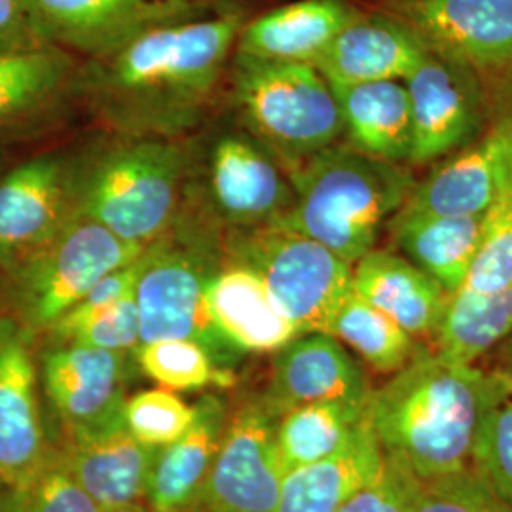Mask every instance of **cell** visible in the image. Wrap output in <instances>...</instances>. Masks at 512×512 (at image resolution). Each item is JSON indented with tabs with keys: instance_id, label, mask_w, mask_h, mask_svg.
Wrapping results in <instances>:
<instances>
[{
	"instance_id": "6da1fadb",
	"label": "cell",
	"mask_w": 512,
	"mask_h": 512,
	"mask_svg": "<svg viewBox=\"0 0 512 512\" xmlns=\"http://www.w3.org/2000/svg\"><path fill=\"white\" fill-rule=\"evenodd\" d=\"M245 21L232 8L148 31L84 59L71 93L120 135L181 137L205 118Z\"/></svg>"
},
{
	"instance_id": "7a4b0ae2",
	"label": "cell",
	"mask_w": 512,
	"mask_h": 512,
	"mask_svg": "<svg viewBox=\"0 0 512 512\" xmlns=\"http://www.w3.org/2000/svg\"><path fill=\"white\" fill-rule=\"evenodd\" d=\"M512 393L507 370L452 363L433 349L418 355L372 393L368 420L384 450L416 478L456 473L471 465L478 427Z\"/></svg>"
},
{
	"instance_id": "3957f363",
	"label": "cell",
	"mask_w": 512,
	"mask_h": 512,
	"mask_svg": "<svg viewBox=\"0 0 512 512\" xmlns=\"http://www.w3.org/2000/svg\"><path fill=\"white\" fill-rule=\"evenodd\" d=\"M285 171L294 202L274 226L315 239L351 266L376 247L385 222L416 186L403 165L348 145H332Z\"/></svg>"
},
{
	"instance_id": "277c9868",
	"label": "cell",
	"mask_w": 512,
	"mask_h": 512,
	"mask_svg": "<svg viewBox=\"0 0 512 512\" xmlns=\"http://www.w3.org/2000/svg\"><path fill=\"white\" fill-rule=\"evenodd\" d=\"M192 164L181 137L122 135L92 158L74 160V213L148 247L179 219Z\"/></svg>"
},
{
	"instance_id": "5b68a950",
	"label": "cell",
	"mask_w": 512,
	"mask_h": 512,
	"mask_svg": "<svg viewBox=\"0 0 512 512\" xmlns=\"http://www.w3.org/2000/svg\"><path fill=\"white\" fill-rule=\"evenodd\" d=\"M226 228L203 205L183 211L164 236L141 255L135 289L141 344L156 340H192L230 368L243 355L228 344L213 323L207 289L226 262Z\"/></svg>"
},
{
	"instance_id": "8992f818",
	"label": "cell",
	"mask_w": 512,
	"mask_h": 512,
	"mask_svg": "<svg viewBox=\"0 0 512 512\" xmlns=\"http://www.w3.org/2000/svg\"><path fill=\"white\" fill-rule=\"evenodd\" d=\"M234 54L232 84L241 118L283 169L338 143L342 112L332 86L313 65Z\"/></svg>"
},
{
	"instance_id": "52a82bcc",
	"label": "cell",
	"mask_w": 512,
	"mask_h": 512,
	"mask_svg": "<svg viewBox=\"0 0 512 512\" xmlns=\"http://www.w3.org/2000/svg\"><path fill=\"white\" fill-rule=\"evenodd\" d=\"M226 258L251 268L300 334L327 332L353 289V266L325 245L279 226L226 230Z\"/></svg>"
},
{
	"instance_id": "ba28073f",
	"label": "cell",
	"mask_w": 512,
	"mask_h": 512,
	"mask_svg": "<svg viewBox=\"0 0 512 512\" xmlns=\"http://www.w3.org/2000/svg\"><path fill=\"white\" fill-rule=\"evenodd\" d=\"M145 249L93 220L74 215L42 251L6 277L12 315L37 338L95 283L135 262Z\"/></svg>"
},
{
	"instance_id": "9c48e42d",
	"label": "cell",
	"mask_w": 512,
	"mask_h": 512,
	"mask_svg": "<svg viewBox=\"0 0 512 512\" xmlns=\"http://www.w3.org/2000/svg\"><path fill=\"white\" fill-rule=\"evenodd\" d=\"M44 40L84 59L105 55L165 25L205 18L236 0H25Z\"/></svg>"
},
{
	"instance_id": "30bf717a",
	"label": "cell",
	"mask_w": 512,
	"mask_h": 512,
	"mask_svg": "<svg viewBox=\"0 0 512 512\" xmlns=\"http://www.w3.org/2000/svg\"><path fill=\"white\" fill-rule=\"evenodd\" d=\"M275 421L260 393L230 406L219 454L196 511L275 512L285 476Z\"/></svg>"
},
{
	"instance_id": "8fae6325",
	"label": "cell",
	"mask_w": 512,
	"mask_h": 512,
	"mask_svg": "<svg viewBox=\"0 0 512 512\" xmlns=\"http://www.w3.org/2000/svg\"><path fill=\"white\" fill-rule=\"evenodd\" d=\"M403 82L412 112L408 162H435L480 137L486 99L482 78L469 65L429 48Z\"/></svg>"
},
{
	"instance_id": "7c38bea8",
	"label": "cell",
	"mask_w": 512,
	"mask_h": 512,
	"mask_svg": "<svg viewBox=\"0 0 512 512\" xmlns=\"http://www.w3.org/2000/svg\"><path fill=\"white\" fill-rule=\"evenodd\" d=\"M74 215V160L40 154L0 177V272L14 274Z\"/></svg>"
},
{
	"instance_id": "4fadbf2b",
	"label": "cell",
	"mask_w": 512,
	"mask_h": 512,
	"mask_svg": "<svg viewBox=\"0 0 512 512\" xmlns=\"http://www.w3.org/2000/svg\"><path fill=\"white\" fill-rule=\"evenodd\" d=\"M35 336L0 315V478L10 492L25 488L52 452L38 399Z\"/></svg>"
},
{
	"instance_id": "5bb4252c",
	"label": "cell",
	"mask_w": 512,
	"mask_h": 512,
	"mask_svg": "<svg viewBox=\"0 0 512 512\" xmlns=\"http://www.w3.org/2000/svg\"><path fill=\"white\" fill-rule=\"evenodd\" d=\"M389 6L429 48L463 61L480 78L512 76V0H391Z\"/></svg>"
},
{
	"instance_id": "9a60e30c",
	"label": "cell",
	"mask_w": 512,
	"mask_h": 512,
	"mask_svg": "<svg viewBox=\"0 0 512 512\" xmlns=\"http://www.w3.org/2000/svg\"><path fill=\"white\" fill-rule=\"evenodd\" d=\"M209 211L226 230L274 226L294 202L283 165L247 135H224L207 169Z\"/></svg>"
},
{
	"instance_id": "2e32d148",
	"label": "cell",
	"mask_w": 512,
	"mask_h": 512,
	"mask_svg": "<svg viewBox=\"0 0 512 512\" xmlns=\"http://www.w3.org/2000/svg\"><path fill=\"white\" fill-rule=\"evenodd\" d=\"M128 353L48 344L40 355V382L65 439L122 418Z\"/></svg>"
},
{
	"instance_id": "e0dca14e",
	"label": "cell",
	"mask_w": 512,
	"mask_h": 512,
	"mask_svg": "<svg viewBox=\"0 0 512 512\" xmlns=\"http://www.w3.org/2000/svg\"><path fill=\"white\" fill-rule=\"evenodd\" d=\"M512 192V112L494 128L431 171L416 184L404 209L475 217L486 215L495 203Z\"/></svg>"
},
{
	"instance_id": "ac0fdd59",
	"label": "cell",
	"mask_w": 512,
	"mask_h": 512,
	"mask_svg": "<svg viewBox=\"0 0 512 512\" xmlns=\"http://www.w3.org/2000/svg\"><path fill=\"white\" fill-rule=\"evenodd\" d=\"M272 355L270 382L260 395L275 418L302 404H370L374 389L363 368L332 334H300Z\"/></svg>"
},
{
	"instance_id": "d6986e66",
	"label": "cell",
	"mask_w": 512,
	"mask_h": 512,
	"mask_svg": "<svg viewBox=\"0 0 512 512\" xmlns=\"http://www.w3.org/2000/svg\"><path fill=\"white\" fill-rule=\"evenodd\" d=\"M429 46L395 14H361L313 61L330 86L404 80Z\"/></svg>"
},
{
	"instance_id": "ffe728a7",
	"label": "cell",
	"mask_w": 512,
	"mask_h": 512,
	"mask_svg": "<svg viewBox=\"0 0 512 512\" xmlns=\"http://www.w3.org/2000/svg\"><path fill=\"white\" fill-rule=\"evenodd\" d=\"M63 454L76 482L105 511L145 505L156 448L135 439L124 416L99 429L67 437Z\"/></svg>"
},
{
	"instance_id": "44dd1931",
	"label": "cell",
	"mask_w": 512,
	"mask_h": 512,
	"mask_svg": "<svg viewBox=\"0 0 512 512\" xmlns=\"http://www.w3.org/2000/svg\"><path fill=\"white\" fill-rule=\"evenodd\" d=\"M194 408V421L183 435L156 448L145 495L150 512H194L200 507L230 406L219 395L207 393Z\"/></svg>"
},
{
	"instance_id": "7402d4cb",
	"label": "cell",
	"mask_w": 512,
	"mask_h": 512,
	"mask_svg": "<svg viewBox=\"0 0 512 512\" xmlns=\"http://www.w3.org/2000/svg\"><path fill=\"white\" fill-rule=\"evenodd\" d=\"M207 304L215 327L241 355L275 353L300 336L264 281L228 258L209 283Z\"/></svg>"
},
{
	"instance_id": "603a6c76",
	"label": "cell",
	"mask_w": 512,
	"mask_h": 512,
	"mask_svg": "<svg viewBox=\"0 0 512 512\" xmlns=\"http://www.w3.org/2000/svg\"><path fill=\"white\" fill-rule=\"evenodd\" d=\"M353 289L410 336L431 338L450 293L408 258L372 249L353 266Z\"/></svg>"
},
{
	"instance_id": "cb8c5ba5",
	"label": "cell",
	"mask_w": 512,
	"mask_h": 512,
	"mask_svg": "<svg viewBox=\"0 0 512 512\" xmlns=\"http://www.w3.org/2000/svg\"><path fill=\"white\" fill-rule=\"evenodd\" d=\"M363 12L349 0H298L245 21L236 52L310 63Z\"/></svg>"
},
{
	"instance_id": "d4e9b609",
	"label": "cell",
	"mask_w": 512,
	"mask_h": 512,
	"mask_svg": "<svg viewBox=\"0 0 512 512\" xmlns=\"http://www.w3.org/2000/svg\"><path fill=\"white\" fill-rule=\"evenodd\" d=\"M384 458L366 416L338 454L285 473L275 512H338L380 473Z\"/></svg>"
},
{
	"instance_id": "484cf974",
	"label": "cell",
	"mask_w": 512,
	"mask_h": 512,
	"mask_svg": "<svg viewBox=\"0 0 512 512\" xmlns=\"http://www.w3.org/2000/svg\"><path fill=\"white\" fill-rule=\"evenodd\" d=\"M484 230L486 215H429L401 207L389 220V232L404 258L437 279L450 294L461 289L469 274Z\"/></svg>"
},
{
	"instance_id": "4316f807",
	"label": "cell",
	"mask_w": 512,
	"mask_h": 512,
	"mask_svg": "<svg viewBox=\"0 0 512 512\" xmlns=\"http://www.w3.org/2000/svg\"><path fill=\"white\" fill-rule=\"evenodd\" d=\"M348 147L401 164L412 154V112L403 80L332 86Z\"/></svg>"
},
{
	"instance_id": "83f0119b",
	"label": "cell",
	"mask_w": 512,
	"mask_h": 512,
	"mask_svg": "<svg viewBox=\"0 0 512 512\" xmlns=\"http://www.w3.org/2000/svg\"><path fill=\"white\" fill-rule=\"evenodd\" d=\"M76 67V57L57 46L0 52V128L50 109L71 92Z\"/></svg>"
},
{
	"instance_id": "f1b7e54d",
	"label": "cell",
	"mask_w": 512,
	"mask_h": 512,
	"mask_svg": "<svg viewBox=\"0 0 512 512\" xmlns=\"http://www.w3.org/2000/svg\"><path fill=\"white\" fill-rule=\"evenodd\" d=\"M512 334V285L492 294L456 291L433 336L435 353L452 363L475 365L476 359L509 340Z\"/></svg>"
},
{
	"instance_id": "f546056e",
	"label": "cell",
	"mask_w": 512,
	"mask_h": 512,
	"mask_svg": "<svg viewBox=\"0 0 512 512\" xmlns=\"http://www.w3.org/2000/svg\"><path fill=\"white\" fill-rule=\"evenodd\" d=\"M368 416V404L294 406L275 421V444L285 473L330 458L348 446Z\"/></svg>"
},
{
	"instance_id": "4dcf8cb0",
	"label": "cell",
	"mask_w": 512,
	"mask_h": 512,
	"mask_svg": "<svg viewBox=\"0 0 512 512\" xmlns=\"http://www.w3.org/2000/svg\"><path fill=\"white\" fill-rule=\"evenodd\" d=\"M329 334L353 349L372 370L391 376L403 370L421 349L414 336L368 304L355 289L336 311Z\"/></svg>"
},
{
	"instance_id": "1f68e13d",
	"label": "cell",
	"mask_w": 512,
	"mask_h": 512,
	"mask_svg": "<svg viewBox=\"0 0 512 512\" xmlns=\"http://www.w3.org/2000/svg\"><path fill=\"white\" fill-rule=\"evenodd\" d=\"M133 353L143 374L169 391L234 384L232 370L217 365L211 353L192 340H156L139 344Z\"/></svg>"
},
{
	"instance_id": "d6a6232c",
	"label": "cell",
	"mask_w": 512,
	"mask_h": 512,
	"mask_svg": "<svg viewBox=\"0 0 512 512\" xmlns=\"http://www.w3.org/2000/svg\"><path fill=\"white\" fill-rule=\"evenodd\" d=\"M471 467L512 512V393L486 412L476 433Z\"/></svg>"
},
{
	"instance_id": "836d02e7",
	"label": "cell",
	"mask_w": 512,
	"mask_h": 512,
	"mask_svg": "<svg viewBox=\"0 0 512 512\" xmlns=\"http://www.w3.org/2000/svg\"><path fill=\"white\" fill-rule=\"evenodd\" d=\"M10 494L6 512H107L76 482L63 448H52L33 480Z\"/></svg>"
},
{
	"instance_id": "e575fe53",
	"label": "cell",
	"mask_w": 512,
	"mask_h": 512,
	"mask_svg": "<svg viewBox=\"0 0 512 512\" xmlns=\"http://www.w3.org/2000/svg\"><path fill=\"white\" fill-rule=\"evenodd\" d=\"M129 433L150 448H162L179 439L192 425L196 408L164 387L131 395L124 403Z\"/></svg>"
},
{
	"instance_id": "d590c367",
	"label": "cell",
	"mask_w": 512,
	"mask_h": 512,
	"mask_svg": "<svg viewBox=\"0 0 512 512\" xmlns=\"http://www.w3.org/2000/svg\"><path fill=\"white\" fill-rule=\"evenodd\" d=\"M512 285V192L486 213V230L475 262L459 291L492 294Z\"/></svg>"
},
{
	"instance_id": "8d00e7d4",
	"label": "cell",
	"mask_w": 512,
	"mask_h": 512,
	"mask_svg": "<svg viewBox=\"0 0 512 512\" xmlns=\"http://www.w3.org/2000/svg\"><path fill=\"white\" fill-rule=\"evenodd\" d=\"M410 512H509L469 465L456 473L418 478Z\"/></svg>"
},
{
	"instance_id": "74e56055",
	"label": "cell",
	"mask_w": 512,
	"mask_h": 512,
	"mask_svg": "<svg viewBox=\"0 0 512 512\" xmlns=\"http://www.w3.org/2000/svg\"><path fill=\"white\" fill-rule=\"evenodd\" d=\"M48 344H71L120 353L135 351L141 344L139 310L135 296L76 325L73 329L48 336Z\"/></svg>"
},
{
	"instance_id": "f35d334b",
	"label": "cell",
	"mask_w": 512,
	"mask_h": 512,
	"mask_svg": "<svg viewBox=\"0 0 512 512\" xmlns=\"http://www.w3.org/2000/svg\"><path fill=\"white\" fill-rule=\"evenodd\" d=\"M416 480L399 461L385 456L380 473L351 495L338 512H410Z\"/></svg>"
},
{
	"instance_id": "ab89813d",
	"label": "cell",
	"mask_w": 512,
	"mask_h": 512,
	"mask_svg": "<svg viewBox=\"0 0 512 512\" xmlns=\"http://www.w3.org/2000/svg\"><path fill=\"white\" fill-rule=\"evenodd\" d=\"M48 44L25 0H0V52L35 50Z\"/></svg>"
},
{
	"instance_id": "60d3db41",
	"label": "cell",
	"mask_w": 512,
	"mask_h": 512,
	"mask_svg": "<svg viewBox=\"0 0 512 512\" xmlns=\"http://www.w3.org/2000/svg\"><path fill=\"white\" fill-rule=\"evenodd\" d=\"M118 512H150L148 511L145 505H141V507H133V509H126V511H118Z\"/></svg>"
},
{
	"instance_id": "b9f144b4",
	"label": "cell",
	"mask_w": 512,
	"mask_h": 512,
	"mask_svg": "<svg viewBox=\"0 0 512 512\" xmlns=\"http://www.w3.org/2000/svg\"><path fill=\"white\" fill-rule=\"evenodd\" d=\"M507 351H509V355H512V334L509 336V340H507Z\"/></svg>"
},
{
	"instance_id": "7bdbcfd3",
	"label": "cell",
	"mask_w": 512,
	"mask_h": 512,
	"mask_svg": "<svg viewBox=\"0 0 512 512\" xmlns=\"http://www.w3.org/2000/svg\"><path fill=\"white\" fill-rule=\"evenodd\" d=\"M4 488H6V486H4V482H2V478H0V494H2V490H4ZM6 490H8V488H6Z\"/></svg>"
},
{
	"instance_id": "ee69618b",
	"label": "cell",
	"mask_w": 512,
	"mask_h": 512,
	"mask_svg": "<svg viewBox=\"0 0 512 512\" xmlns=\"http://www.w3.org/2000/svg\"><path fill=\"white\" fill-rule=\"evenodd\" d=\"M505 370H507V372H509V374H511V378H512V355H511V366H509V368H505Z\"/></svg>"
},
{
	"instance_id": "f6af8a7d",
	"label": "cell",
	"mask_w": 512,
	"mask_h": 512,
	"mask_svg": "<svg viewBox=\"0 0 512 512\" xmlns=\"http://www.w3.org/2000/svg\"><path fill=\"white\" fill-rule=\"evenodd\" d=\"M194 512H203V511H194Z\"/></svg>"
},
{
	"instance_id": "bcb514c9",
	"label": "cell",
	"mask_w": 512,
	"mask_h": 512,
	"mask_svg": "<svg viewBox=\"0 0 512 512\" xmlns=\"http://www.w3.org/2000/svg\"><path fill=\"white\" fill-rule=\"evenodd\" d=\"M0 315H2V313H0Z\"/></svg>"
}]
</instances>
